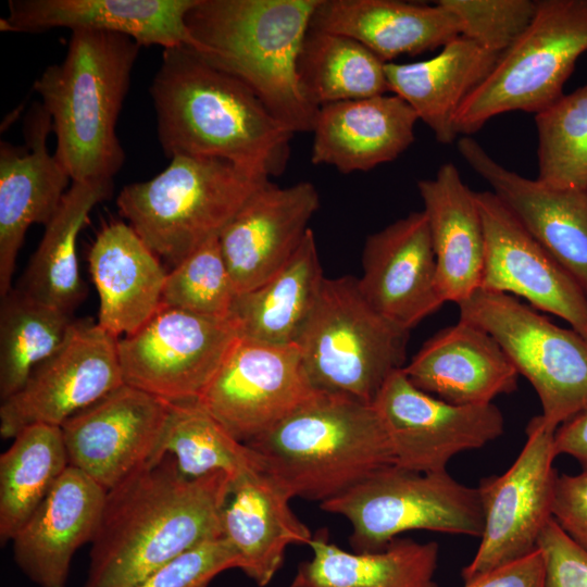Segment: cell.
I'll return each instance as SVG.
<instances>
[{"label":"cell","mask_w":587,"mask_h":587,"mask_svg":"<svg viewBox=\"0 0 587 587\" xmlns=\"http://www.w3.org/2000/svg\"><path fill=\"white\" fill-rule=\"evenodd\" d=\"M232 488L224 472L184 476L171 455L107 491L84 587H140L200 544L223 537Z\"/></svg>","instance_id":"cell-1"},{"label":"cell","mask_w":587,"mask_h":587,"mask_svg":"<svg viewBox=\"0 0 587 587\" xmlns=\"http://www.w3.org/2000/svg\"><path fill=\"white\" fill-rule=\"evenodd\" d=\"M164 153L218 158L282 174L294 133L240 80L188 47L163 50L150 87Z\"/></svg>","instance_id":"cell-2"},{"label":"cell","mask_w":587,"mask_h":587,"mask_svg":"<svg viewBox=\"0 0 587 587\" xmlns=\"http://www.w3.org/2000/svg\"><path fill=\"white\" fill-rule=\"evenodd\" d=\"M320 0H197L186 23L210 65L245 84L294 134L312 132L298 59Z\"/></svg>","instance_id":"cell-3"},{"label":"cell","mask_w":587,"mask_h":587,"mask_svg":"<svg viewBox=\"0 0 587 587\" xmlns=\"http://www.w3.org/2000/svg\"><path fill=\"white\" fill-rule=\"evenodd\" d=\"M139 48L124 35L73 30L63 61L35 80L51 117L53 154L72 182L113 179L123 165L115 128Z\"/></svg>","instance_id":"cell-4"},{"label":"cell","mask_w":587,"mask_h":587,"mask_svg":"<svg viewBox=\"0 0 587 587\" xmlns=\"http://www.w3.org/2000/svg\"><path fill=\"white\" fill-rule=\"evenodd\" d=\"M247 445L292 498L321 502L395 465L373 404L320 390Z\"/></svg>","instance_id":"cell-5"},{"label":"cell","mask_w":587,"mask_h":587,"mask_svg":"<svg viewBox=\"0 0 587 587\" xmlns=\"http://www.w3.org/2000/svg\"><path fill=\"white\" fill-rule=\"evenodd\" d=\"M268 180L260 172L224 159L174 155L157 176L124 186L116 204L150 250L175 266L218 237Z\"/></svg>","instance_id":"cell-6"},{"label":"cell","mask_w":587,"mask_h":587,"mask_svg":"<svg viewBox=\"0 0 587 587\" xmlns=\"http://www.w3.org/2000/svg\"><path fill=\"white\" fill-rule=\"evenodd\" d=\"M410 332L376 312L346 275L323 282L296 345L305 374L320 391L373 403L405 361Z\"/></svg>","instance_id":"cell-7"},{"label":"cell","mask_w":587,"mask_h":587,"mask_svg":"<svg viewBox=\"0 0 587 587\" xmlns=\"http://www.w3.org/2000/svg\"><path fill=\"white\" fill-rule=\"evenodd\" d=\"M585 51L587 0L536 1L530 25L461 105L458 134L471 136L501 113L550 107Z\"/></svg>","instance_id":"cell-8"},{"label":"cell","mask_w":587,"mask_h":587,"mask_svg":"<svg viewBox=\"0 0 587 587\" xmlns=\"http://www.w3.org/2000/svg\"><path fill=\"white\" fill-rule=\"evenodd\" d=\"M320 507L349 520L350 544L359 553L382 551L409 530L475 537L484 530L477 487L457 482L447 471L420 473L391 465Z\"/></svg>","instance_id":"cell-9"},{"label":"cell","mask_w":587,"mask_h":587,"mask_svg":"<svg viewBox=\"0 0 587 587\" xmlns=\"http://www.w3.org/2000/svg\"><path fill=\"white\" fill-rule=\"evenodd\" d=\"M460 320L487 332L534 387L551 429L587 407V340L516 298L477 289L458 303Z\"/></svg>","instance_id":"cell-10"},{"label":"cell","mask_w":587,"mask_h":587,"mask_svg":"<svg viewBox=\"0 0 587 587\" xmlns=\"http://www.w3.org/2000/svg\"><path fill=\"white\" fill-rule=\"evenodd\" d=\"M554 429L542 415L526 426V441L513 464L501 475L480 479L484 530L473 560L462 569L464 584L538 548L552 519L558 475L553 462Z\"/></svg>","instance_id":"cell-11"},{"label":"cell","mask_w":587,"mask_h":587,"mask_svg":"<svg viewBox=\"0 0 587 587\" xmlns=\"http://www.w3.org/2000/svg\"><path fill=\"white\" fill-rule=\"evenodd\" d=\"M237 338L227 320L161 303L140 328L117 339L124 383L170 402L198 400Z\"/></svg>","instance_id":"cell-12"},{"label":"cell","mask_w":587,"mask_h":587,"mask_svg":"<svg viewBox=\"0 0 587 587\" xmlns=\"http://www.w3.org/2000/svg\"><path fill=\"white\" fill-rule=\"evenodd\" d=\"M117 339L98 323L74 320L62 346L38 364L25 384L1 401L0 435L62 424L124 383Z\"/></svg>","instance_id":"cell-13"},{"label":"cell","mask_w":587,"mask_h":587,"mask_svg":"<svg viewBox=\"0 0 587 587\" xmlns=\"http://www.w3.org/2000/svg\"><path fill=\"white\" fill-rule=\"evenodd\" d=\"M395 465L420 473L447 471L457 454L479 449L504 432V416L494 403L457 405L416 388L402 369L376 395Z\"/></svg>","instance_id":"cell-14"},{"label":"cell","mask_w":587,"mask_h":587,"mask_svg":"<svg viewBox=\"0 0 587 587\" xmlns=\"http://www.w3.org/2000/svg\"><path fill=\"white\" fill-rule=\"evenodd\" d=\"M316 391L296 344L237 338L198 401L233 437L247 444Z\"/></svg>","instance_id":"cell-15"},{"label":"cell","mask_w":587,"mask_h":587,"mask_svg":"<svg viewBox=\"0 0 587 587\" xmlns=\"http://www.w3.org/2000/svg\"><path fill=\"white\" fill-rule=\"evenodd\" d=\"M168 410L170 401L123 384L62 424L68 465L112 489L151 463Z\"/></svg>","instance_id":"cell-16"},{"label":"cell","mask_w":587,"mask_h":587,"mask_svg":"<svg viewBox=\"0 0 587 587\" xmlns=\"http://www.w3.org/2000/svg\"><path fill=\"white\" fill-rule=\"evenodd\" d=\"M485 232L480 289L514 295L587 340V294L492 191L475 192Z\"/></svg>","instance_id":"cell-17"},{"label":"cell","mask_w":587,"mask_h":587,"mask_svg":"<svg viewBox=\"0 0 587 587\" xmlns=\"http://www.w3.org/2000/svg\"><path fill=\"white\" fill-rule=\"evenodd\" d=\"M320 195L310 182L260 187L218 235L221 252L237 295L274 276L310 230Z\"/></svg>","instance_id":"cell-18"},{"label":"cell","mask_w":587,"mask_h":587,"mask_svg":"<svg viewBox=\"0 0 587 587\" xmlns=\"http://www.w3.org/2000/svg\"><path fill=\"white\" fill-rule=\"evenodd\" d=\"M361 294L395 325L411 330L445 302L424 211L411 212L370 235L362 252Z\"/></svg>","instance_id":"cell-19"},{"label":"cell","mask_w":587,"mask_h":587,"mask_svg":"<svg viewBox=\"0 0 587 587\" xmlns=\"http://www.w3.org/2000/svg\"><path fill=\"white\" fill-rule=\"evenodd\" d=\"M458 150L522 226L587 294V190L552 188L497 162L471 136Z\"/></svg>","instance_id":"cell-20"},{"label":"cell","mask_w":587,"mask_h":587,"mask_svg":"<svg viewBox=\"0 0 587 587\" xmlns=\"http://www.w3.org/2000/svg\"><path fill=\"white\" fill-rule=\"evenodd\" d=\"M52 122L41 104L26 117L25 147H0V296L12 277L25 234L33 224L47 223L57 212L71 179L47 148Z\"/></svg>","instance_id":"cell-21"},{"label":"cell","mask_w":587,"mask_h":587,"mask_svg":"<svg viewBox=\"0 0 587 587\" xmlns=\"http://www.w3.org/2000/svg\"><path fill=\"white\" fill-rule=\"evenodd\" d=\"M197 0H11L3 32L40 33L65 27L127 36L141 46L164 49L198 42L186 23Z\"/></svg>","instance_id":"cell-22"},{"label":"cell","mask_w":587,"mask_h":587,"mask_svg":"<svg viewBox=\"0 0 587 587\" xmlns=\"http://www.w3.org/2000/svg\"><path fill=\"white\" fill-rule=\"evenodd\" d=\"M107 490L68 465L12 539L17 566L39 587H66L73 555L91 542Z\"/></svg>","instance_id":"cell-23"},{"label":"cell","mask_w":587,"mask_h":587,"mask_svg":"<svg viewBox=\"0 0 587 587\" xmlns=\"http://www.w3.org/2000/svg\"><path fill=\"white\" fill-rule=\"evenodd\" d=\"M402 371L420 390L457 405L492 403L516 390L520 375L487 332L462 320L430 337Z\"/></svg>","instance_id":"cell-24"},{"label":"cell","mask_w":587,"mask_h":587,"mask_svg":"<svg viewBox=\"0 0 587 587\" xmlns=\"http://www.w3.org/2000/svg\"><path fill=\"white\" fill-rule=\"evenodd\" d=\"M419 117L396 95L341 101L319 108L311 162L344 174L391 162L414 141Z\"/></svg>","instance_id":"cell-25"},{"label":"cell","mask_w":587,"mask_h":587,"mask_svg":"<svg viewBox=\"0 0 587 587\" xmlns=\"http://www.w3.org/2000/svg\"><path fill=\"white\" fill-rule=\"evenodd\" d=\"M289 491L264 471L232 483L222 512L223 537L239 558V569L266 586L283 564L291 544H310L312 534L289 505Z\"/></svg>","instance_id":"cell-26"},{"label":"cell","mask_w":587,"mask_h":587,"mask_svg":"<svg viewBox=\"0 0 587 587\" xmlns=\"http://www.w3.org/2000/svg\"><path fill=\"white\" fill-rule=\"evenodd\" d=\"M310 29L353 38L385 63L442 48L460 36L457 18L439 1L320 0Z\"/></svg>","instance_id":"cell-27"},{"label":"cell","mask_w":587,"mask_h":587,"mask_svg":"<svg viewBox=\"0 0 587 587\" xmlns=\"http://www.w3.org/2000/svg\"><path fill=\"white\" fill-rule=\"evenodd\" d=\"M437 266V289L444 302L457 304L480 288L485 232L475 192L453 163L435 177L417 182Z\"/></svg>","instance_id":"cell-28"},{"label":"cell","mask_w":587,"mask_h":587,"mask_svg":"<svg viewBox=\"0 0 587 587\" xmlns=\"http://www.w3.org/2000/svg\"><path fill=\"white\" fill-rule=\"evenodd\" d=\"M88 261L99 296L98 324L114 337L136 332L160 308L167 273L129 224L104 226Z\"/></svg>","instance_id":"cell-29"},{"label":"cell","mask_w":587,"mask_h":587,"mask_svg":"<svg viewBox=\"0 0 587 587\" xmlns=\"http://www.w3.org/2000/svg\"><path fill=\"white\" fill-rule=\"evenodd\" d=\"M500 55L459 36L432 59L386 63L389 91L414 110L437 141L449 145L459 135L455 118L461 105L490 74Z\"/></svg>","instance_id":"cell-30"},{"label":"cell","mask_w":587,"mask_h":587,"mask_svg":"<svg viewBox=\"0 0 587 587\" xmlns=\"http://www.w3.org/2000/svg\"><path fill=\"white\" fill-rule=\"evenodd\" d=\"M324 279L315 237L310 229L274 276L236 296L228 321L237 337L270 345L296 344Z\"/></svg>","instance_id":"cell-31"},{"label":"cell","mask_w":587,"mask_h":587,"mask_svg":"<svg viewBox=\"0 0 587 587\" xmlns=\"http://www.w3.org/2000/svg\"><path fill=\"white\" fill-rule=\"evenodd\" d=\"M113 191V179L73 182L16 289L54 310L72 315L86 297L77 261V238L89 213Z\"/></svg>","instance_id":"cell-32"},{"label":"cell","mask_w":587,"mask_h":587,"mask_svg":"<svg viewBox=\"0 0 587 587\" xmlns=\"http://www.w3.org/2000/svg\"><path fill=\"white\" fill-rule=\"evenodd\" d=\"M313 558L299 564L290 587H438V545L395 538L378 552H348L319 533Z\"/></svg>","instance_id":"cell-33"},{"label":"cell","mask_w":587,"mask_h":587,"mask_svg":"<svg viewBox=\"0 0 587 587\" xmlns=\"http://www.w3.org/2000/svg\"><path fill=\"white\" fill-rule=\"evenodd\" d=\"M68 466L60 426L22 429L0 455V541H12Z\"/></svg>","instance_id":"cell-34"},{"label":"cell","mask_w":587,"mask_h":587,"mask_svg":"<svg viewBox=\"0 0 587 587\" xmlns=\"http://www.w3.org/2000/svg\"><path fill=\"white\" fill-rule=\"evenodd\" d=\"M385 62L345 35L309 29L298 59V79L315 108L389 92Z\"/></svg>","instance_id":"cell-35"},{"label":"cell","mask_w":587,"mask_h":587,"mask_svg":"<svg viewBox=\"0 0 587 587\" xmlns=\"http://www.w3.org/2000/svg\"><path fill=\"white\" fill-rule=\"evenodd\" d=\"M165 454L175 460L179 472L188 478L224 472L233 483L247 473L263 471L259 454L233 437L198 400L170 402L150 464Z\"/></svg>","instance_id":"cell-36"},{"label":"cell","mask_w":587,"mask_h":587,"mask_svg":"<svg viewBox=\"0 0 587 587\" xmlns=\"http://www.w3.org/2000/svg\"><path fill=\"white\" fill-rule=\"evenodd\" d=\"M74 319L12 288L0 303V398L5 400L65 340Z\"/></svg>","instance_id":"cell-37"},{"label":"cell","mask_w":587,"mask_h":587,"mask_svg":"<svg viewBox=\"0 0 587 587\" xmlns=\"http://www.w3.org/2000/svg\"><path fill=\"white\" fill-rule=\"evenodd\" d=\"M537 179L552 188L587 190V84L536 113Z\"/></svg>","instance_id":"cell-38"},{"label":"cell","mask_w":587,"mask_h":587,"mask_svg":"<svg viewBox=\"0 0 587 587\" xmlns=\"http://www.w3.org/2000/svg\"><path fill=\"white\" fill-rule=\"evenodd\" d=\"M236 296L218 237H214L167 273L161 303L193 314L228 321Z\"/></svg>","instance_id":"cell-39"},{"label":"cell","mask_w":587,"mask_h":587,"mask_svg":"<svg viewBox=\"0 0 587 587\" xmlns=\"http://www.w3.org/2000/svg\"><path fill=\"white\" fill-rule=\"evenodd\" d=\"M457 18L460 36L502 54L530 25L536 1L439 0Z\"/></svg>","instance_id":"cell-40"},{"label":"cell","mask_w":587,"mask_h":587,"mask_svg":"<svg viewBox=\"0 0 587 587\" xmlns=\"http://www.w3.org/2000/svg\"><path fill=\"white\" fill-rule=\"evenodd\" d=\"M237 567L239 558L224 538L207 540L152 574L140 587H208L222 572Z\"/></svg>","instance_id":"cell-41"},{"label":"cell","mask_w":587,"mask_h":587,"mask_svg":"<svg viewBox=\"0 0 587 587\" xmlns=\"http://www.w3.org/2000/svg\"><path fill=\"white\" fill-rule=\"evenodd\" d=\"M538 548L545 561L546 587H587V552L553 519L544 528Z\"/></svg>","instance_id":"cell-42"},{"label":"cell","mask_w":587,"mask_h":587,"mask_svg":"<svg viewBox=\"0 0 587 587\" xmlns=\"http://www.w3.org/2000/svg\"><path fill=\"white\" fill-rule=\"evenodd\" d=\"M552 519L571 540L587 552V473L558 475Z\"/></svg>","instance_id":"cell-43"},{"label":"cell","mask_w":587,"mask_h":587,"mask_svg":"<svg viewBox=\"0 0 587 587\" xmlns=\"http://www.w3.org/2000/svg\"><path fill=\"white\" fill-rule=\"evenodd\" d=\"M542 552L537 548L526 557L497 567L464 587H546Z\"/></svg>","instance_id":"cell-44"},{"label":"cell","mask_w":587,"mask_h":587,"mask_svg":"<svg viewBox=\"0 0 587 587\" xmlns=\"http://www.w3.org/2000/svg\"><path fill=\"white\" fill-rule=\"evenodd\" d=\"M557 454H567L587 473V407L572 415L554 432Z\"/></svg>","instance_id":"cell-45"}]
</instances>
